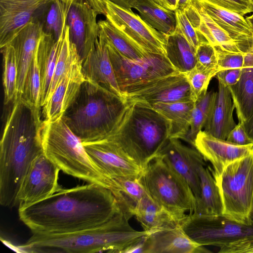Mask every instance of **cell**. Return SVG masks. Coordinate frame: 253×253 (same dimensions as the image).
<instances>
[{
	"instance_id": "6da1fadb",
	"label": "cell",
	"mask_w": 253,
	"mask_h": 253,
	"mask_svg": "<svg viewBox=\"0 0 253 253\" xmlns=\"http://www.w3.org/2000/svg\"><path fill=\"white\" fill-rule=\"evenodd\" d=\"M122 210L111 190L88 183L62 188L45 199L19 208L18 215L32 233L65 234L102 225Z\"/></svg>"
},
{
	"instance_id": "7a4b0ae2",
	"label": "cell",
	"mask_w": 253,
	"mask_h": 253,
	"mask_svg": "<svg viewBox=\"0 0 253 253\" xmlns=\"http://www.w3.org/2000/svg\"><path fill=\"white\" fill-rule=\"evenodd\" d=\"M0 143V203L17 205L22 180L33 161L43 154L40 110L20 97L11 103Z\"/></svg>"
},
{
	"instance_id": "3957f363",
	"label": "cell",
	"mask_w": 253,
	"mask_h": 253,
	"mask_svg": "<svg viewBox=\"0 0 253 253\" xmlns=\"http://www.w3.org/2000/svg\"><path fill=\"white\" fill-rule=\"evenodd\" d=\"M132 216L122 209L109 221L89 229L65 234L33 233L21 248L32 253H123L150 234L133 228L129 223Z\"/></svg>"
},
{
	"instance_id": "277c9868",
	"label": "cell",
	"mask_w": 253,
	"mask_h": 253,
	"mask_svg": "<svg viewBox=\"0 0 253 253\" xmlns=\"http://www.w3.org/2000/svg\"><path fill=\"white\" fill-rule=\"evenodd\" d=\"M127 102L117 126L104 139L114 143L144 170L170 138L171 124L150 105Z\"/></svg>"
},
{
	"instance_id": "5b68a950",
	"label": "cell",
	"mask_w": 253,
	"mask_h": 253,
	"mask_svg": "<svg viewBox=\"0 0 253 253\" xmlns=\"http://www.w3.org/2000/svg\"><path fill=\"white\" fill-rule=\"evenodd\" d=\"M127 104L125 97L85 79L62 117L82 142L99 140L114 130Z\"/></svg>"
},
{
	"instance_id": "8992f818",
	"label": "cell",
	"mask_w": 253,
	"mask_h": 253,
	"mask_svg": "<svg viewBox=\"0 0 253 253\" xmlns=\"http://www.w3.org/2000/svg\"><path fill=\"white\" fill-rule=\"evenodd\" d=\"M41 139L43 154L60 170L88 183L106 187L116 197L121 195L119 184L95 165L82 140L72 132L62 117L42 121Z\"/></svg>"
},
{
	"instance_id": "52a82bcc",
	"label": "cell",
	"mask_w": 253,
	"mask_h": 253,
	"mask_svg": "<svg viewBox=\"0 0 253 253\" xmlns=\"http://www.w3.org/2000/svg\"><path fill=\"white\" fill-rule=\"evenodd\" d=\"M139 180L153 200L183 221L187 211L192 213L195 197L185 181L159 157L151 162Z\"/></svg>"
},
{
	"instance_id": "ba28073f",
	"label": "cell",
	"mask_w": 253,
	"mask_h": 253,
	"mask_svg": "<svg viewBox=\"0 0 253 253\" xmlns=\"http://www.w3.org/2000/svg\"><path fill=\"white\" fill-rule=\"evenodd\" d=\"M223 205V215L251 225L253 212V148L247 155L228 165L214 178Z\"/></svg>"
},
{
	"instance_id": "9c48e42d",
	"label": "cell",
	"mask_w": 253,
	"mask_h": 253,
	"mask_svg": "<svg viewBox=\"0 0 253 253\" xmlns=\"http://www.w3.org/2000/svg\"><path fill=\"white\" fill-rule=\"evenodd\" d=\"M89 0L98 14L104 15L145 52L166 56L167 35L153 28L140 16L109 0Z\"/></svg>"
},
{
	"instance_id": "30bf717a",
	"label": "cell",
	"mask_w": 253,
	"mask_h": 253,
	"mask_svg": "<svg viewBox=\"0 0 253 253\" xmlns=\"http://www.w3.org/2000/svg\"><path fill=\"white\" fill-rule=\"evenodd\" d=\"M181 226L191 239L203 246L220 248L240 240L253 238V224H242L223 214L204 216L189 213Z\"/></svg>"
},
{
	"instance_id": "8fae6325",
	"label": "cell",
	"mask_w": 253,
	"mask_h": 253,
	"mask_svg": "<svg viewBox=\"0 0 253 253\" xmlns=\"http://www.w3.org/2000/svg\"><path fill=\"white\" fill-rule=\"evenodd\" d=\"M105 42L122 94L131 86L178 72L165 56L151 53L142 59H129L122 55L111 44Z\"/></svg>"
},
{
	"instance_id": "7c38bea8",
	"label": "cell",
	"mask_w": 253,
	"mask_h": 253,
	"mask_svg": "<svg viewBox=\"0 0 253 253\" xmlns=\"http://www.w3.org/2000/svg\"><path fill=\"white\" fill-rule=\"evenodd\" d=\"M122 95L127 102L138 101L149 105L193 101L186 75L179 72L131 86L123 91Z\"/></svg>"
},
{
	"instance_id": "4fadbf2b",
	"label": "cell",
	"mask_w": 253,
	"mask_h": 253,
	"mask_svg": "<svg viewBox=\"0 0 253 253\" xmlns=\"http://www.w3.org/2000/svg\"><path fill=\"white\" fill-rule=\"evenodd\" d=\"M60 169L43 153L31 164L21 184L17 200L18 208L37 203L61 190Z\"/></svg>"
},
{
	"instance_id": "5bb4252c",
	"label": "cell",
	"mask_w": 253,
	"mask_h": 253,
	"mask_svg": "<svg viewBox=\"0 0 253 253\" xmlns=\"http://www.w3.org/2000/svg\"><path fill=\"white\" fill-rule=\"evenodd\" d=\"M83 144L95 165L115 180L120 177L138 178L143 172L134 160L107 139L83 142Z\"/></svg>"
},
{
	"instance_id": "9a60e30c",
	"label": "cell",
	"mask_w": 253,
	"mask_h": 253,
	"mask_svg": "<svg viewBox=\"0 0 253 253\" xmlns=\"http://www.w3.org/2000/svg\"><path fill=\"white\" fill-rule=\"evenodd\" d=\"M179 139L170 138L158 157L188 184L197 200L200 196V168L205 159L195 148L183 144Z\"/></svg>"
},
{
	"instance_id": "2e32d148",
	"label": "cell",
	"mask_w": 253,
	"mask_h": 253,
	"mask_svg": "<svg viewBox=\"0 0 253 253\" xmlns=\"http://www.w3.org/2000/svg\"><path fill=\"white\" fill-rule=\"evenodd\" d=\"M97 15L89 0H72L66 25L69 27L70 40L75 45L82 61L98 38Z\"/></svg>"
},
{
	"instance_id": "e0dca14e",
	"label": "cell",
	"mask_w": 253,
	"mask_h": 253,
	"mask_svg": "<svg viewBox=\"0 0 253 253\" xmlns=\"http://www.w3.org/2000/svg\"><path fill=\"white\" fill-rule=\"evenodd\" d=\"M53 0H0V47L9 44L17 33Z\"/></svg>"
},
{
	"instance_id": "ac0fdd59",
	"label": "cell",
	"mask_w": 253,
	"mask_h": 253,
	"mask_svg": "<svg viewBox=\"0 0 253 253\" xmlns=\"http://www.w3.org/2000/svg\"><path fill=\"white\" fill-rule=\"evenodd\" d=\"M195 148L205 160L212 165L214 177H218L230 164L250 153L253 143L240 145L226 140L214 137L204 130L200 131L195 141Z\"/></svg>"
},
{
	"instance_id": "d6986e66",
	"label": "cell",
	"mask_w": 253,
	"mask_h": 253,
	"mask_svg": "<svg viewBox=\"0 0 253 253\" xmlns=\"http://www.w3.org/2000/svg\"><path fill=\"white\" fill-rule=\"evenodd\" d=\"M206 13L234 41L243 53L247 52L253 42V31L244 16L211 4L205 0H191Z\"/></svg>"
},
{
	"instance_id": "ffe728a7",
	"label": "cell",
	"mask_w": 253,
	"mask_h": 253,
	"mask_svg": "<svg viewBox=\"0 0 253 253\" xmlns=\"http://www.w3.org/2000/svg\"><path fill=\"white\" fill-rule=\"evenodd\" d=\"M82 65L80 59L71 66L42 107L44 120L52 121L62 117L73 103L85 80Z\"/></svg>"
},
{
	"instance_id": "44dd1931",
	"label": "cell",
	"mask_w": 253,
	"mask_h": 253,
	"mask_svg": "<svg viewBox=\"0 0 253 253\" xmlns=\"http://www.w3.org/2000/svg\"><path fill=\"white\" fill-rule=\"evenodd\" d=\"M82 67L85 80L96 83L123 97L117 83L107 43L101 36L98 35L94 46L82 61Z\"/></svg>"
},
{
	"instance_id": "7402d4cb",
	"label": "cell",
	"mask_w": 253,
	"mask_h": 253,
	"mask_svg": "<svg viewBox=\"0 0 253 253\" xmlns=\"http://www.w3.org/2000/svg\"><path fill=\"white\" fill-rule=\"evenodd\" d=\"M43 33L42 23L36 17L26 25L9 43L14 49L17 63L18 97L22 94L27 71Z\"/></svg>"
},
{
	"instance_id": "603a6c76",
	"label": "cell",
	"mask_w": 253,
	"mask_h": 253,
	"mask_svg": "<svg viewBox=\"0 0 253 253\" xmlns=\"http://www.w3.org/2000/svg\"><path fill=\"white\" fill-rule=\"evenodd\" d=\"M205 248L191 239L181 226L150 233L144 240V253H201Z\"/></svg>"
},
{
	"instance_id": "cb8c5ba5",
	"label": "cell",
	"mask_w": 253,
	"mask_h": 253,
	"mask_svg": "<svg viewBox=\"0 0 253 253\" xmlns=\"http://www.w3.org/2000/svg\"><path fill=\"white\" fill-rule=\"evenodd\" d=\"M234 108L228 87L218 83L215 101L206 120L204 131L216 138L226 140L236 126L233 116Z\"/></svg>"
},
{
	"instance_id": "d4e9b609",
	"label": "cell",
	"mask_w": 253,
	"mask_h": 253,
	"mask_svg": "<svg viewBox=\"0 0 253 253\" xmlns=\"http://www.w3.org/2000/svg\"><path fill=\"white\" fill-rule=\"evenodd\" d=\"M128 213L149 233L176 228L183 222L156 203L149 194L131 207Z\"/></svg>"
},
{
	"instance_id": "484cf974",
	"label": "cell",
	"mask_w": 253,
	"mask_h": 253,
	"mask_svg": "<svg viewBox=\"0 0 253 253\" xmlns=\"http://www.w3.org/2000/svg\"><path fill=\"white\" fill-rule=\"evenodd\" d=\"M194 28L213 46L224 50L242 52L234 41L205 12L192 2L183 10Z\"/></svg>"
},
{
	"instance_id": "4316f807",
	"label": "cell",
	"mask_w": 253,
	"mask_h": 253,
	"mask_svg": "<svg viewBox=\"0 0 253 253\" xmlns=\"http://www.w3.org/2000/svg\"><path fill=\"white\" fill-rule=\"evenodd\" d=\"M64 36L57 41L52 35L44 32L38 45L37 57L42 84L41 107L46 101Z\"/></svg>"
},
{
	"instance_id": "83f0119b",
	"label": "cell",
	"mask_w": 253,
	"mask_h": 253,
	"mask_svg": "<svg viewBox=\"0 0 253 253\" xmlns=\"http://www.w3.org/2000/svg\"><path fill=\"white\" fill-rule=\"evenodd\" d=\"M201 192L196 201L193 214L204 216L222 215L223 205L221 196L215 179L210 169L202 166L199 169Z\"/></svg>"
},
{
	"instance_id": "f1b7e54d",
	"label": "cell",
	"mask_w": 253,
	"mask_h": 253,
	"mask_svg": "<svg viewBox=\"0 0 253 253\" xmlns=\"http://www.w3.org/2000/svg\"><path fill=\"white\" fill-rule=\"evenodd\" d=\"M166 51L167 58L179 73L186 74L197 63L196 49L186 39L178 24L174 32L167 36Z\"/></svg>"
},
{
	"instance_id": "f546056e",
	"label": "cell",
	"mask_w": 253,
	"mask_h": 253,
	"mask_svg": "<svg viewBox=\"0 0 253 253\" xmlns=\"http://www.w3.org/2000/svg\"><path fill=\"white\" fill-rule=\"evenodd\" d=\"M195 101L158 102L150 105L170 122V138L184 140L190 128Z\"/></svg>"
},
{
	"instance_id": "4dcf8cb0",
	"label": "cell",
	"mask_w": 253,
	"mask_h": 253,
	"mask_svg": "<svg viewBox=\"0 0 253 253\" xmlns=\"http://www.w3.org/2000/svg\"><path fill=\"white\" fill-rule=\"evenodd\" d=\"M228 88L239 122L244 123L253 115V68L243 67L237 83Z\"/></svg>"
},
{
	"instance_id": "1f68e13d",
	"label": "cell",
	"mask_w": 253,
	"mask_h": 253,
	"mask_svg": "<svg viewBox=\"0 0 253 253\" xmlns=\"http://www.w3.org/2000/svg\"><path fill=\"white\" fill-rule=\"evenodd\" d=\"M134 8L145 21L161 33L167 36L175 30L177 24L175 11L164 8L153 0H140Z\"/></svg>"
},
{
	"instance_id": "d6a6232c",
	"label": "cell",
	"mask_w": 253,
	"mask_h": 253,
	"mask_svg": "<svg viewBox=\"0 0 253 253\" xmlns=\"http://www.w3.org/2000/svg\"><path fill=\"white\" fill-rule=\"evenodd\" d=\"M99 34L111 44L122 55L129 59L137 60L150 54L143 50L123 32L106 19L98 22Z\"/></svg>"
},
{
	"instance_id": "836d02e7",
	"label": "cell",
	"mask_w": 253,
	"mask_h": 253,
	"mask_svg": "<svg viewBox=\"0 0 253 253\" xmlns=\"http://www.w3.org/2000/svg\"><path fill=\"white\" fill-rule=\"evenodd\" d=\"M73 0H53L47 5L42 23L45 33L52 35L56 40L64 36L68 12Z\"/></svg>"
},
{
	"instance_id": "e575fe53",
	"label": "cell",
	"mask_w": 253,
	"mask_h": 253,
	"mask_svg": "<svg viewBox=\"0 0 253 253\" xmlns=\"http://www.w3.org/2000/svg\"><path fill=\"white\" fill-rule=\"evenodd\" d=\"M216 92L207 91L202 94L195 101L192 111L190 128L184 139L192 147H195V141L198 133L204 128L206 120L213 106Z\"/></svg>"
},
{
	"instance_id": "d590c367",
	"label": "cell",
	"mask_w": 253,
	"mask_h": 253,
	"mask_svg": "<svg viewBox=\"0 0 253 253\" xmlns=\"http://www.w3.org/2000/svg\"><path fill=\"white\" fill-rule=\"evenodd\" d=\"M3 59L2 84L5 104H10L18 98L17 84L18 67L14 49L9 44L1 48Z\"/></svg>"
},
{
	"instance_id": "8d00e7d4",
	"label": "cell",
	"mask_w": 253,
	"mask_h": 253,
	"mask_svg": "<svg viewBox=\"0 0 253 253\" xmlns=\"http://www.w3.org/2000/svg\"><path fill=\"white\" fill-rule=\"evenodd\" d=\"M80 59H81L75 45L70 40L69 27L66 25L64 36L46 102L51 96L63 77L71 66Z\"/></svg>"
},
{
	"instance_id": "74e56055",
	"label": "cell",
	"mask_w": 253,
	"mask_h": 253,
	"mask_svg": "<svg viewBox=\"0 0 253 253\" xmlns=\"http://www.w3.org/2000/svg\"><path fill=\"white\" fill-rule=\"evenodd\" d=\"M41 78L37 50L26 74L22 94L19 97L32 105L41 108Z\"/></svg>"
},
{
	"instance_id": "f35d334b",
	"label": "cell",
	"mask_w": 253,
	"mask_h": 253,
	"mask_svg": "<svg viewBox=\"0 0 253 253\" xmlns=\"http://www.w3.org/2000/svg\"><path fill=\"white\" fill-rule=\"evenodd\" d=\"M115 180L119 184L123 195L120 205L128 213L131 207L148 194L139 178L120 177Z\"/></svg>"
},
{
	"instance_id": "ab89813d",
	"label": "cell",
	"mask_w": 253,
	"mask_h": 253,
	"mask_svg": "<svg viewBox=\"0 0 253 253\" xmlns=\"http://www.w3.org/2000/svg\"><path fill=\"white\" fill-rule=\"evenodd\" d=\"M217 72L216 70L208 69L197 63L194 68L185 74L194 101L195 102L200 95L207 92L210 81Z\"/></svg>"
},
{
	"instance_id": "60d3db41",
	"label": "cell",
	"mask_w": 253,
	"mask_h": 253,
	"mask_svg": "<svg viewBox=\"0 0 253 253\" xmlns=\"http://www.w3.org/2000/svg\"><path fill=\"white\" fill-rule=\"evenodd\" d=\"M175 12L177 24L183 34L196 49L200 44L208 42L204 36L194 28L183 10L176 9Z\"/></svg>"
},
{
	"instance_id": "b9f144b4",
	"label": "cell",
	"mask_w": 253,
	"mask_h": 253,
	"mask_svg": "<svg viewBox=\"0 0 253 253\" xmlns=\"http://www.w3.org/2000/svg\"><path fill=\"white\" fill-rule=\"evenodd\" d=\"M214 47L217 56V72L225 69L243 68L244 53L229 51L219 46Z\"/></svg>"
},
{
	"instance_id": "7bdbcfd3",
	"label": "cell",
	"mask_w": 253,
	"mask_h": 253,
	"mask_svg": "<svg viewBox=\"0 0 253 253\" xmlns=\"http://www.w3.org/2000/svg\"><path fill=\"white\" fill-rule=\"evenodd\" d=\"M196 55L197 63L217 72V56L214 46L209 42L202 43L196 48Z\"/></svg>"
},
{
	"instance_id": "ee69618b",
	"label": "cell",
	"mask_w": 253,
	"mask_h": 253,
	"mask_svg": "<svg viewBox=\"0 0 253 253\" xmlns=\"http://www.w3.org/2000/svg\"><path fill=\"white\" fill-rule=\"evenodd\" d=\"M216 6L244 16L253 12V0H205Z\"/></svg>"
},
{
	"instance_id": "f6af8a7d",
	"label": "cell",
	"mask_w": 253,
	"mask_h": 253,
	"mask_svg": "<svg viewBox=\"0 0 253 253\" xmlns=\"http://www.w3.org/2000/svg\"><path fill=\"white\" fill-rule=\"evenodd\" d=\"M226 140L240 145H246L253 143L247 135L242 123H238L229 133Z\"/></svg>"
},
{
	"instance_id": "bcb514c9",
	"label": "cell",
	"mask_w": 253,
	"mask_h": 253,
	"mask_svg": "<svg viewBox=\"0 0 253 253\" xmlns=\"http://www.w3.org/2000/svg\"><path fill=\"white\" fill-rule=\"evenodd\" d=\"M242 68L225 69L218 71L216 75V78L218 83L229 87L235 84L239 80Z\"/></svg>"
},
{
	"instance_id": "7dc6e473",
	"label": "cell",
	"mask_w": 253,
	"mask_h": 253,
	"mask_svg": "<svg viewBox=\"0 0 253 253\" xmlns=\"http://www.w3.org/2000/svg\"><path fill=\"white\" fill-rule=\"evenodd\" d=\"M116 5L123 8L127 10H131L132 8H134L136 3L140 0H109Z\"/></svg>"
},
{
	"instance_id": "c3c4849f",
	"label": "cell",
	"mask_w": 253,
	"mask_h": 253,
	"mask_svg": "<svg viewBox=\"0 0 253 253\" xmlns=\"http://www.w3.org/2000/svg\"><path fill=\"white\" fill-rule=\"evenodd\" d=\"M161 6L175 11L177 8L178 0H153Z\"/></svg>"
},
{
	"instance_id": "681fc988",
	"label": "cell",
	"mask_w": 253,
	"mask_h": 253,
	"mask_svg": "<svg viewBox=\"0 0 253 253\" xmlns=\"http://www.w3.org/2000/svg\"><path fill=\"white\" fill-rule=\"evenodd\" d=\"M242 123L247 135L253 140V115L248 120Z\"/></svg>"
},
{
	"instance_id": "f907efd6",
	"label": "cell",
	"mask_w": 253,
	"mask_h": 253,
	"mask_svg": "<svg viewBox=\"0 0 253 253\" xmlns=\"http://www.w3.org/2000/svg\"><path fill=\"white\" fill-rule=\"evenodd\" d=\"M244 66L243 67L253 68V50L244 53Z\"/></svg>"
},
{
	"instance_id": "816d5d0a",
	"label": "cell",
	"mask_w": 253,
	"mask_h": 253,
	"mask_svg": "<svg viewBox=\"0 0 253 253\" xmlns=\"http://www.w3.org/2000/svg\"><path fill=\"white\" fill-rule=\"evenodd\" d=\"M191 2V0H178L177 9L184 10Z\"/></svg>"
},
{
	"instance_id": "f5cc1de1",
	"label": "cell",
	"mask_w": 253,
	"mask_h": 253,
	"mask_svg": "<svg viewBox=\"0 0 253 253\" xmlns=\"http://www.w3.org/2000/svg\"><path fill=\"white\" fill-rule=\"evenodd\" d=\"M245 18L251 26L253 31V14L250 16L246 17Z\"/></svg>"
},
{
	"instance_id": "db71d44e",
	"label": "cell",
	"mask_w": 253,
	"mask_h": 253,
	"mask_svg": "<svg viewBox=\"0 0 253 253\" xmlns=\"http://www.w3.org/2000/svg\"><path fill=\"white\" fill-rule=\"evenodd\" d=\"M250 221L252 224H253V212L251 216Z\"/></svg>"
},
{
	"instance_id": "11a10c76",
	"label": "cell",
	"mask_w": 253,
	"mask_h": 253,
	"mask_svg": "<svg viewBox=\"0 0 253 253\" xmlns=\"http://www.w3.org/2000/svg\"><path fill=\"white\" fill-rule=\"evenodd\" d=\"M251 50H253V44H252V46L251 48L248 52H249V51H251Z\"/></svg>"
}]
</instances>
